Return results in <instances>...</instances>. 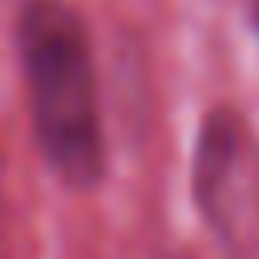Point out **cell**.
<instances>
[{"label":"cell","instance_id":"obj_2","mask_svg":"<svg viewBox=\"0 0 259 259\" xmlns=\"http://www.w3.org/2000/svg\"><path fill=\"white\" fill-rule=\"evenodd\" d=\"M198 202L206 223L231 243H255L259 235V158L243 125L227 113L206 121L198 150Z\"/></svg>","mask_w":259,"mask_h":259},{"label":"cell","instance_id":"obj_1","mask_svg":"<svg viewBox=\"0 0 259 259\" xmlns=\"http://www.w3.org/2000/svg\"><path fill=\"white\" fill-rule=\"evenodd\" d=\"M20 65L40 154L65 182L93 186L105 170V138L81 16L61 0H32L20 16Z\"/></svg>","mask_w":259,"mask_h":259}]
</instances>
